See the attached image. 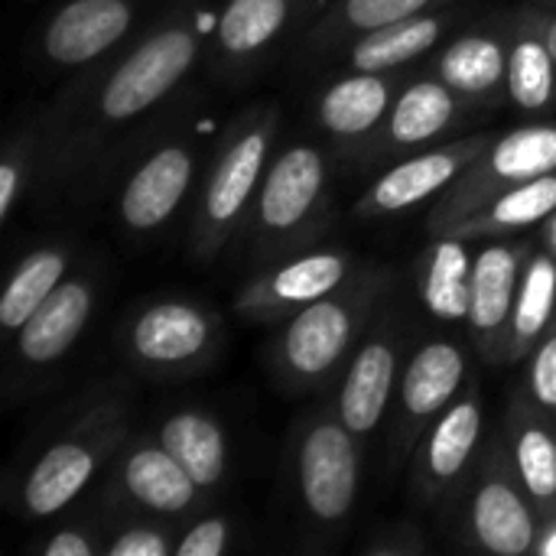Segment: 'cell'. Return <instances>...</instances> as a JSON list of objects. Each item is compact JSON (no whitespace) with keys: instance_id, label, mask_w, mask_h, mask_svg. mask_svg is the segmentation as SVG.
<instances>
[{"instance_id":"1","label":"cell","mask_w":556,"mask_h":556,"mask_svg":"<svg viewBox=\"0 0 556 556\" xmlns=\"http://www.w3.org/2000/svg\"><path fill=\"white\" fill-rule=\"evenodd\" d=\"M195 59V36L182 26L163 29L140 42L108 78L101 111L111 121H127L166 98Z\"/></svg>"},{"instance_id":"2","label":"cell","mask_w":556,"mask_h":556,"mask_svg":"<svg viewBox=\"0 0 556 556\" xmlns=\"http://www.w3.org/2000/svg\"><path fill=\"white\" fill-rule=\"evenodd\" d=\"M300 492L313 518L342 521L358 492V453L352 430L342 424H319L306 433L300 450Z\"/></svg>"},{"instance_id":"3","label":"cell","mask_w":556,"mask_h":556,"mask_svg":"<svg viewBox=\"0 0 556 556\" xmlns=\"http://www.w3.org/2000/svg\"><path fill=\"white\" fill-rule=\"evenodd\" d=\"M130 20L127 0H72L46 26V55L62 65L91 62L130 29Z\"/></svg>"},{"instance_id":"4","label":"cell","mask_w":556,"mask_h":556,"mask_svg":"<svg viewBox=\"0 0 556 556\" xmlns=\"http://www.w3.org/2000/svg\"><path fill=\"white\" fill-rule=\"evenodd\" d=\"M192 179V156L182 147L156 150L124 186L121 218L134 231H150L163 225L182 202Z\"/></svg>"},{"instance_id":"5","label":"cell","mask_w":556,"mask_h":556,"mask_svg":"<svg viewBox=\"0 0 556 556\" xmlns=\"http://www.w3.org/2000/svg\"><path fill=\"white\" fill-rule=\"evenodd\" d=\"M349 339H352L349 309L332 300H316L293 316L283 339V355L296 375L316 378L326 375L345 355Z\"/></svg>"},{"instance_id":"6","label":"cell","mask_w":556,"mask_h":556,"mask_svg":"<svg viewBox=\"0 0 556 556\" xmlns=\"http://www.w3.org/2000/svg\"><path fill=\"white\" fill-rule=\"evenodd\" d=\"M323 189V156L313 147L287 150L267 173L261 189V222L274 231H287L306 218Z\"/></svg>"},{"instance_id":"7","label":"cell","mask_w":556,"mask_h":556,"mask_svg":"<svg viewBox=\"0 0 556 556\" xmlns=\"http://www.w3.org/2000/svg\"><path fill=\"white\" fill-rule=\"evenodd\" d=\"M91 313V293L85 283H59L49 300L20 329V355L33 365L62 358L81 336Z\"/></svg>"},{"instance_id":"8","label":"cell","mask_w":556,"mask_h":556,"mask_svg":"<svg viewBox=\"0 0 556 556\" xmlns=\"http://www.w3.org/2000/svg\"><path fill=\"white\" fill-rule=\"evenodd\" d=\"M476 147L479 143H463V147L433 150V153L404 160L401 166H394L391 173H384L378 179V186L371 189V208L401 212V208H410V205L430 199L446 182H453L456 173H463V166H469V156Z\"/></svg>"},{"instance_id":"9","label":"cell","mask_w":556,"mask_h":556,"mask_svg":"<svg viewBox=\"0 0 556 556\" xmlns=\"http://www.w3.org/2000/svg\"><path fill=\"white\" fill-rule=\"evenodd\" d=\"M208 342V319L189 303H156L134 326V352L153 365H179Z\"/></svg>"},{"instance_id":"10","label":"cell","mask_w":556,"mask_h":556,"mask_svg":"<svg viewBox=\"0 0 556 556\" xmlns=\"http://www.w3.org/2000/svg\"><path fill=\"white\" fill-rule=\"evenodd\" d=\"M394 375H397V358L388 342H368L355 355L339 394V414L352 433H371L381 424Z\"/></svg>"},{"instance_id":"11","label":"cell","mask_w":556,"mask_h":556,"mask_svg":"<svg viewBox=\"0 0 556 556\" xmlns=\"http://www.w3.org/2000/svg\"><path fill=\"white\" fill-rule=\"evenodd\" d=\"M94 476V453L81 443H55L42 453L26 479V508L36 518L62 511Z\"/></svg>"},{"instance_id":"12","label":"cell","mask_w":556,"mask_h":556,"mask_svg":"<svg viewBox=\"0 0 556 556\" xmlns=\"http://www.w3.org/2000/svg\"><path fill=\"white\" fill-rule=\"evenodd\" d=\"M264 160H267V130H251L244 134L218 163L208 189H205V218L212 225H231L244 202L251 199L257 179H261V169H264Z\"/></svg>"},{"instance_id":"13","label":"cell","mask_w":556,"mask_h":556,"mask_svg":"<svg viewBox=\"0 0 556 556\" xmlns=\"http://www.w3.org/2000/svg\"><path fill=\"white\" fill-rule=\"evenodd\" d=\"M472 528L485 551L521 556L534 547V521L521 495L505 482H485L472 502Z\"/></svg>"},{"instance_id":"14","label":"cell","mask_w":556,"mask_h":556,"mask_svg":"<svg viewBox=\"0 0 556 556\" xmlns=\"http://www.w3.org/2000/svg\"><path fill=\"white\" fill-rule=\"evenodd\" d=\"M124 485L127 492L153 508V511H186L195 498V479L182 469V463L160 443V446H143L137 450L127 466H124Z\"/></svg>"},{"instance_id":"15","label":"cell","mask_w":556,"mask_h":556,"mask_svg":"<svg viewBox=\"0 0 556 556\" xmlns=\"http://www.w3.org/2000/svg\"><path fill=\"white\" fill-rule=\"evenodd\" d=\"M466 375V358L450 342L424 345L404 371V407L410 417H430L443 410L459 391Z\"/></svg>"},{"instance_id":"16","label":"cell","mask_w":556,"mask_h":556,"mask_svg":"<svg viewBox=\"0 0 556 556\" xmlns=\"http://www.w3.org/2000/svg\"><path fill=\"white\" fill-rule=\"evenodd\" d=\"M160 443L182 463L199 489H212L225 472V437L222 427L195 410L173 414L163 424Z\"/></svg>"},{"instance_id":"17","label":"cell","mask_w":556,"mask_h":556,"mask_svg":"<svg viewBox=\"0 0 556 556\" xmlns=\"http://www.w3.org/2000/svg\"><path fill=\"white\" fill-rule=\"evenodd\" d=\"M388 101H391L388 81L375 72H358L352 78L336 81L326 91V98L319 104V117L332 134L358 137L384 117Z\"/></svg>"},{"instance_id":"18","label":"cell","mask_w":556,"mask_h":556,"mask_svg":"<svg viewBox=\"0 0 556 556\" xmlns=\"http://www.w3.org/2000/svg\"><path fill=\"white\" fill-rule=\"evenodd\" d=\"M518 287V254L502 244L479 251L472 264V309L469 319L479 332H495L515 309Z\"/></svg>"},{"instance_id":"19","label":"cell","mask_w":556,"mask_h":556,"mask_svg":"<svg viewBox=\"0 0 556 556\" xmlns=\"http://www.w3.org/2000/svg\"><path fill=\"white\" fill-rule=\"evenodd\" d=\"M437 39H440V20L417 13V16H407L378 29H368L365 39H358L352 49V65L358 72H384V68L417 59Z\"/></svg>"},{"instance_id":"20","label":"cell","mask_w":556,"mask_h":556,"mask_svg":"<svg viewBox=\"0 0 556 556\" xmlns=\"http://www.w3.org/2000/svg\"><path fill=\"white\" fill-rule=\"evenodd\" d=\"M472 264L466 248L456 238H446L433 248L427 280H424V303L440 319H466L472 309Z\"/></svg>"},{"instance_id":"21","label":"cell","mask_w":556,"mask_h":556,"mask_svg":"<svg viewBox=\"0 0 556 556\" xmlns=\"http://www.w3.org/2000/svg\"><path fill=\"white\" fill-rule=\"evenodd\" d=\"M485 169L498 182H528L538 176H551L556 169V127L534 124L505 134L492 147Z\"/></svg>"},{"instance_id":"22","label":"cell","mask_w":556,"mask_h":556,"mask_svg":"<svg viewBox=\"0 0 556 556\" xmlns=\"http://www.w3.org/2000/svg\"><path fill=\"white\" fill-rule=\"evenodd\" d=\"M65 257L59 251H33L10 277L0 296V326L20 332L26 319L49 300V293L62 283Z\"/></svg>"},{"instance_id":"23","label":"cell","mask_w":556,"mask_h":556,"mask_svg":"<svg viewBox=\"0 0 556 556\" xmlns=\"http://www.w3.org/2000/svg\"><path fill=\"white\" fill-rule=\"evenodd\" d=\"M453 121V94L443 81H414L391 111L394 143H427Z\"/></svg>"},{"instance_id":"24","label":"cell","mask_w":556,"mask_h":556,"mask_svg":"<svg viewBox=\"0 0 556 556\" xmlns=\"http://www.w3.org/2000/svg\"><path fill=\"white\" fill-rule=\"evenodd\" d=\"M508 72L505 49L489 36H463L440 59V78L466 94H482Z\"/></svg>"},{"instance_id":"25","label":"cell","mask_w":556,"mask_h":556,"mask_svg":"<svg viewBox=\"0 0 556 556\" xmlns=\"http://www.w3.org/2000/svg\"><path fill=\"white\" fill-rule=\"evenodd\" d=\"M345 277V261L339 254H306L280 267L267 280V303L274 306H306L332 293Z\"/></svg>"},{"instance_id":"26","label":"cell","mask_w":556,"mask_h":556,"mask_svg":"<svg viewBox=\"0 0 556 556\" xmlns=\"http://www.w3.org/2000/svg\"><path fill=\"white\" fill-rule=\"evenodd\" d=\"M287 0H231L218 16V42L231 55H248L267 46L287 23Z\"/></svg>"},{"instance_id":"27","label":"cell","mask_w":556,"mask_h":556,"mask_svg":"<svg viewBox=\"0 0 556 556\" xmlns=\"http://www.w3.org/2000/svg\"><path fill=\"white\" fill-rule=\"evenodd\" d=\"M479 433H482V414L476 401H463L450 407L430 433V446H427L430 472L443 482L459 476L469 456L476 453Z\"/></svg>"},{"instance_id":"28","label":"cell","mask_w":556,"mask_h":556,"mask_svg":"<svg viewBox=\"0 0 556 556\" xmlns=\"http://www.w3.org/2000/svg\"><path fill=\"white\" fill-rule=\"evenodd\" d=\"M556 212V176H538L528 182H515L502 192L476 222V231H502V228H528Z\"/></svg>"},{"instance_id":"29","label":"cell","mask_w":556,"mask_h":556,"mask_svg":"<svg viewBox=\"0 0 556 556\" xmlns=\"http://www.w3.org/2000/svg\"><path fill=\"white\" fill-rule=\"evenodd\" d=\"M508 94L525 111H541L554 98L556 62L551 46L541 39H518L508 52Z\"/></svg>"},{"instance_id":"30","label":"cell","mask_w":556,"mask_h":556,"mask_svg":"<svg viewBox=\"0 0 556 556\" xmlns=\"http://www.w3.org/2000/svg\"><path fill=\"white\" fill-rule=\"evenodd\" d=\"M556 306V264L551 257H538L531 267H528V277L521 283V293L515 300V309H511V326H515V342L518 345H528L534 342L551 316H554Z\"/></svg>"},{"instance_id":"31","label":"cell","mask_w":556,"mask_h":556,"mask_svg":"<svg viewBox=\"0 0 556 556\" xmlns=\"http://www.w3.org/2000/svg\"><path fill=\"white\" fill-rule=\"evenodd\" d=\"M515 463L518 472L528 485V492L541 502L556 495V440L541 430V427H528L518 443H515Z\"/></svg>"},{"instance_id":"32","label":"cell","mask_w":556,"mask_h":556,"mask_svg":"<svg viewBox=\"0 0 556 556\" xmlns=\"http://www.w3.org/2000/svg\"><path fill=\"white\" fill-rule=\"evenodd\" d=\"M433 0H345V20L358 29H378L407 16H417Z\"/></svg>"},{"instance_id":"33","label":"cell","mask_w":556,"mask_h":556,"mask_svg":"<svg viewBox=\"0 0 556 556\" xmlns=\"http://www.w3.org/2000/svg\"><path fill=\"white\" fill-rule=\"evenodd\" d=\"M228 547V528L218 518L199 521L176 547V556H218Z\"/></svg>"},{"instance_id":"34","label":"cell","mask_w":556,"mask_h":556,"mask_svg":"<svg viewBox=\"0 0 556 556\" xmlns=\"http://www.w3.org/2000/svg\"><path fill=\"white\" fill-rule=\"evenodd\" d=\"M531 391L538 397V404L556 410V336H551L538 355H534V365H531Z\"/></svg>"},{"instance_id":"35","label":"cell","mask_w":556,"mask_h":556,"mask_svg":"<svg viewBox=\"0 0 556 556\" xmlns=\"http://www.w3.org/2000/svg\"><path fill=\"white\" fill-rule=\"evenodd\" d=\"M111 556H166L169 547L160 534L147 531V528H137V531H124L114 544H111Z\"/></svg>"},{"instance_id":"36","label":"cell","mask_w":556,"mask_h":556,"mask_svg":"<svg viewBox=\"0 0 556 556\" xmlns=\"http://www.w3.org/2000/svg\"><path fill=\"white\" fill-rule=\"evenodd\" d=\"M42 554L46 556H91V544L81 538V534H75V531H62V534H55L46 547H42Z\"/></svg>"},{"instance_id":"37","label":"cell","mask_w":556,"mask_h":556,"mask_svg":"<svg viewBox=\"0 0 556 556\" xmlns=\"http://www.w3.org/2000/svg\"><path fill=\"white\" fill-rule=\"evenodd\" d=\"M16 192H20V169H16V163L7 160V163H0V215L3 218L10 215Z\"/></svg>"},{"instance_id":"38","label":"cell","mask_w":556,"mask_h":556,"mask_svg":"<svg viewBox=\"0 0 556 556\" xmlns=\"http://www.w3.org/2000/svg\"><path fill=\"white\" fill-rule=\"evenodd\" d=\"M547 46H551V55H554L556 62V16L554 23H551V29H547Z\"/></svg>"},{"instance_id":"39","label":"cell","mask_w":556,"mask_h":556,"mask_svg":"<svg viewBox=\"0 0 556 556\" xmlns=\"http://www.w3.org/2000/svg\"><path fill=\"white\" fill-rule=\"evenodd\" d=\"M551 244H554V251H556V212H554V222H551Z\"/></svg>"}]
</instances>
